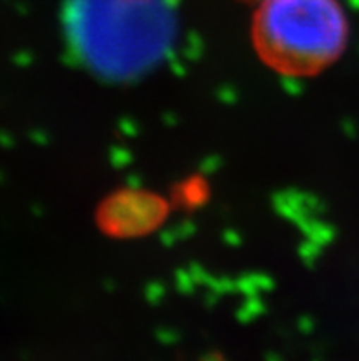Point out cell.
<instances>
[{"instance_id":"cell-2","label":"cell","mask_w":359,"mask_h":361,"mask_svg":"<svg viewBox=\"0 0 359 361\" xmlns=\"http://www.w3.org/2000/svg\"><path fill=\"white\" fill-rule=\"evenodd\" d=\"M257 32L273 61L291 70H312L343 50L346 17L337 0H264Z\"/></svg>"},{"instance_id":"cell-1","label":"cell","mask_w":359,"mask_h":361,"mask_svg":"<svg viewBox=\"0 0 359 361\" xmlns=\"http://www.w3.org/2000/svg\"><path fill=\"white\" fill-rule=\"evenodd\" d=\"M64 27L88 68L128 79L149 72L167 55L176 11L171 0H68Z\"/></svg>"}]
</instances>
